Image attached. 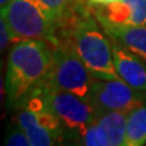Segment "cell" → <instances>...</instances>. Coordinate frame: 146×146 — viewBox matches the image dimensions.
Instances as JSON below:
<instances>
[{
	"label": "cell",
	"instance_id": "6da1fadb",
	"mask_svg": "<svg viewBox=\"0 0 146 146\" xmlns=\"http://www.w3.org/2000/svg\"><path fill=\"white\" fill-rule=\"evenodd\" d=\"M52 66V50L46 40L25 39L13 43L5 74L7 106L23 108L48 86Z\"/></svg>",
	"mask_w": 146,
	"mask_h": 146
},
{
	"label": "cell",
	"instance_id": "7a4b0ae2",
	"mask_svg": "<svg viewBox=\"0 0 146 146\" xmlns=\"http://www.w3.org/2000/svg\"><path fill=\"white\" fill-rule=\"evenodd\" d=\"M73 49L95 78L121 79L113 62L112 44L89 16L79 18L71 29Z\"/></svg>",
	"mask_w": 146,
	"mask_h": 146
},
{
	"label": "cell",
	"instance_id": "3957f363",
	"mask_svg": "<svg viewBox=\"0 0 146 146\" xmlns=\"http://www.w3.org/2000/svg\"><path fill=\"white\" fill-rule=\"evenodd\" d=\"M94 79L70 40L55 44L48 86L70 91L89 101Z\"/></svg>",
	"mask_w": 146,
	"mask_h": 146
},
{
	"label": "cell",
	"instance_id": "277c9868",
	"mask_svg": "<svg viewBox=\"0 0 146 146\" xmlns=\"http://www.w3.org/2000/svg\"><path fill=\"white\" fill-rule=\"evenodd\" d=\"M12 43L25 39H43L56 44L55 25L35 0H12L1 9Z\"/></svg>",
	"mask_w": 146,
	"mask_h": 146
},
{
	"label": "cell",
	"instance_id": "5b68a950",
	"mask_svg": "<svg viewBox=\"0 0 146 146\" xmlns=\"http://www.w3.org/2000/svg\"><path fill=\"white\" fill-rule=\"evenodd\" d=\"M40 96L50 111L61 121L67 134L79 136L85 133L86 128L96 121L99 112L88 100L70 93L46 86Z\"/></svg>",
	"mask_w": 146,
	"mask_h": 146
},
{
	"label": "cell",
	"instance_id": "8992f818",
	"mask_svg": "<svg viewBox=\"0 0 146 146\" xmlns=\"http://www.w3.org/2000/svg\"><path fill=\"white\" fill-rule=\"evenodd\" d=\"M89 102L99 113L119 111L129 113L146 104V91H140L128 85L122 79L95 78Z\"/></svg>",
	"mask_w": 146,
	"mask_h": 146
},
{
	"label": "cell",
	"instance_id": "52a82bcc",
	"mask_svg": "<svg viewBox=\"0 0 146 146\" xmlns=\"http://www.w3.org/2000/svg\"><path fill=\"white\" fill-rule=\"evenodd\" d=\"M96 17L116 26H146V0H117L100 7Z\"/></svg>",
	"mask_w": 146,
	"mask_h": 146
},
{
	"label": "cell",
	"instance_id": "ba28073f",
	"mask_svg": "<svg viewBox=\"0 0 146 146\" xmlns=\"http://www.w3.org/2000/svg\"><path fill=\"white\" fill-rule=\"evenodd\" d=\"M111 44L113 62L119 78L131 88L146 91V61L116 40Z\"/></svg>",
	"mask_w": 146,
	"mask_h": 146
},
{
	"label": "cell",
	"instance_id": "9c48e42d",
	"mask_svg": "<svg viewBox=\"0 0 146 146\" xmlns=\"http://www.w3.org/2000/svg\"><path fill=\"white\" fill-rule=\"evenodd\" d=\"M111 39L136 54L146 61V26H116L100 22Z\"/></svg>",
	"mask_w": 146,
	"mask_h": 146
},
{
	"label": "cell",
	"instance_id": "30bf717a",
	"mask_svg": "<svg viewBox=\"0 0 146 146\" xmlns=\"http://www.w3.org/2000/svg\"><path fill=\"white\" fill-rule=\"evenodd\" d=\"M16 122L28 136L31 146H51L61 141L56 134L39 122L35 112L29 108H21L16 116Z\"/></svg>",
	"mask_w": 146,
	"mask_h": 146
},
{
	"label": "cell",
	"instance_id": "8fae6325",
	"mask_svg": "<svg viewBox=\"0 0 146 146\" xmlns=\"http://www.w3.org/2000/svg\"><path fill=\"white\" fill-rule=\"evenodd\" d=\"M96 123L106 136L108 146H125L127 113L119 111L99 113Z\"/></svg>",
	"mask_w": 146,
	"mask_h": 146
},
{
	"label": "cell",
	"instance_id": "7c38bea8",
	"mask_svg": "<svg viewBox=\"0 0 146 146\" xmlns=\"http://www.w3.org/2000/svg\"><path fill=\"white\" fill-rule=\"evenodd\" d=\"M146 144V104L134 108L127 115L125 146Z\"/></svg>",
	"mask_w": 146,
	"mask_h": 146
},
{
	"label": "cell",
	"instance_id": "4fadbf2b",
	"mask_svg": "<svg viewBox=\"0 0 146 146\" xmlns=\"http://www.w3.org/2000/svg\"><path fill=\"white\" fill-rule=\"evenodd\" d=\"M49 20L56 26L71 10L73 0H35Z\"/></svg>",
	"mask_w": 146,
	"mask_h": 146
},
{
	"label": "cell",
	"instance_id": "5bb4252c",
	"mask_svg": "<svg viewBox=\"0 0 146 146\" xmlns=\"http://www.w3.org/2000/svg\"><path fill=\"white\" fill-rule=\"evenodd\" d=\"M4 144L7 146H31V141L23 129L15 122L7 127L4 136Z\"/></svg>",
	"mask_w": 146,
	"mask_h": 146
},
{
	"label": "cell",
	"instance_id": "9a60e30c",
	"mask_svg": "<svg viewBox=\"0 0 146 146\" xmlns=\"http://www.w3.org/2000/svg\"><path fill=\"white\" fill-rule=\"evenodd\" d=\"M82 144L88 145V146H108V143L106 140L104 131L99 124L95 121L93 124H90L86 128L85 133L82 135Z\"/></svg>",
	"mask_w": 146,
	"mask_h": 146
},
{
	"label": "cell",
	"instance_id": "2e32d148",
	"mask_svg": "<svg viewBox=\"0 0 146 146\" xmlns=\"http://www.w3.org/2000/svg\"><path fill=\"white\" fill-rule=\"evenodd\" d=\"M10 43H12L11 38H10V33H9V31H7L1 9H0V54H3L5 51V49L7 48V45Z\"/></svg>",
	"mask_w": 146,
	"mask_h": 146
},
{
	"label": "cell",
	"instance_id": "e0dca14e",
	"mask_svg": "<svg viewBox=\"0 0 146 146\" xmlns=\"http://www.w3.org/2000/svg\"><path fill=\"white\" fill-rule=\"evenodd\" d=\"M4 63L0 60V107L4 104V98L6 95V88H5V79H4Z\"/></svg>",
	"mask_w": 146,
	"mask_h": 146
},
{
	"label": "cell",
	"instance_id": "ac0fdd59",
	"mask_svg": "<svg viewBox=\"0 0 146 146\" xmlns=\"http://www.w3.org/2000/svg\"><path fill=\"white\" fill-rule=\"evenodd\" d=\"M93 5H98V6H104V5H108L111 3H115L117 0H89Z\"/></svg>",
	"mask_w": 146,
	"mask_h": 146
},
{
	"label": "cell",
	"instance_id": "d6986e66",
	"mask_svg": "<svg viewBox=\"0 0 146 146\" xmlns=\"http://www.w3.org/2000/svg\"><path fill=\"white\" fill-rule=\"evenodd\" d=\"M12 0H0V9H3V7H5L9 3H11Z\"/></svg>",
	"mask_w": 146,
	"mask_h": 146
}]
</instances>
